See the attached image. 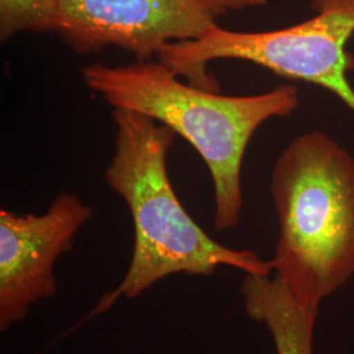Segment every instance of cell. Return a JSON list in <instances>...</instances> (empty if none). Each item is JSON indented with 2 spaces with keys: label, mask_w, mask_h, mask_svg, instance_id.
<instances>
[{
  "label": "cell",
  "mask_w": 354,
  "mask_h": 354,
  "mask_svg": "<svg viewBox=\"0 0 354 354\" xmlns=\"http://www.w3.org/2000/svg\"><path fill=\"white\" fill-rule=\"evenodd\" d=\"M93 209L75 193L58 194L44 214L0 210V332L26 320L58 289L54 266L71 251Z\"/></svg>",
  "instance_id": "cell-5"
},
{
  "label": "cell",
  "mask_w": 354,
  "mask_h": 354,
  "mask_svg": "<svg viewBox=\"0 0 354 354\" xmlns=\"http://www.w3.org/2000/svg\"><path fill=\"white\" fill-rule=\"evenodd\" d=\"M203 7L213 13L215 19L231 11H241L245 8L266 6V0H198Z\"/></svg>",
  "instance_id": "cell-9"
},
{
  "label": "cell",
  "mask_w": 354,
  "mask_h": 354,
  "mask_svg": "<svg viewBox=\"0 0 354 354\" xmlns=\"http://www.w3.org/2000/svg\"><path fill=\"white\" fill-rule=\"evenodd\" d=\"M279 219L273 272L304 306L354 276V158L322 131L291 140L272 174Z\"/></svg>",
  "instance_id": "cell-3"
},
{
  "label": "cell",
  "mask_w": 354,
  "mask_h": 354,
  "mask_svg": "<svg viewBox=\"0 0 354 354\" xmlns=\"http://www.w3.org/2000/svg\"><path fill=\"white\" fill-rule=\"evenodd\" d=\"M178 77L152 59L125 66L93 64L83 70L88 88L113 109L143 114L189 142L213 180L215 230L228 231L241 219V165L248 143L264 122L297 109L298 89L281 84L259 95L226 96Z\"/></svg>",
  "instance_id": "cell-2"
},
{
  "label": "cell",
  "mask_w": 354,
  "mask_h": 354,
  "mask_svg": "<svg viewBox=\"0 0 354 354\" xmlns=\"http://www.w3.org/2000/svg\"><path fill=\"white\" fill-rule=\"evenodd\" d=\"M214 24L198 0H59L55 32L80 54L117 46L151 61L167 44L198 38Z\"/></svg>",
  "instance_id": "cell-6"
},
{
  "label": "cell",
  "mask_w": 354,
  "mask_h": 354,
  "mask_svg": "<svg viewBox=\"0 0 354 354\" xmlns=\"http://www.w3.org/2000/svg\"><path fill=\"white\" fill-rule=\"evenodd\" d=\"M315 16L297 26L268 32H235L212 26L194 39L169 42L156 55L192 86L219 91L206 73L216 59L259 64L276 75L302 80L335 93L354 112L348 73L354 57L346 45L354 35V0H311Z\"/></svg>",
  "instance_id": "cell-4"
},
{
  "label": "cell",
  "mask_w": 354,
  "mask_h": 354,
  "mask_svg": "<svg viewBox=\"0 0 354 354\" xmlns=\"http://www.w3.org/2000/svg\"><path fill=\"white\" fill-rule=\"evenodd\" d=\"M115 152L105 180L130 210L134 245L118 286L95 304L87 317H100L120 299H134L172 274H213L230 266L252 276H272L270 261L247 250H232L209 236L188 214L169 181L167 156L176 136L143 114L113 109Z\"/></svg>",
  "instance_id": "cell-1"
},
{
  "label": "cell",
  "mask_w": 354,
  "mask_h": 354,
  "mask_svg": "<svg viewBox=\"0 0 354 354\" xmlns=\"http://www.w3.org/2000/svg\"><path fill=\"white\" fill-rule=\"evenodd\" d=\"M59 0H0V38L21 32L55 30Z\"/></svg>",
  "instance_id": "cell-8"
},
{
  "label": "cell",
  "mask_w": 354,
  "mask_h": 354,
  "mask_svg": "<svg viewBox=\"0 0 354 354\" xmlns=\"http://www.w3.org/2000/svg\"><path fill=\"white\" fill-rule=\"evenodd\" d=\"M241 294L247 315L270 332L276 353L314 354L319 307L298 302L277 276L245 274Z\"/></svg>",
  "instance_id": "cell-7"
}]
</instances>
